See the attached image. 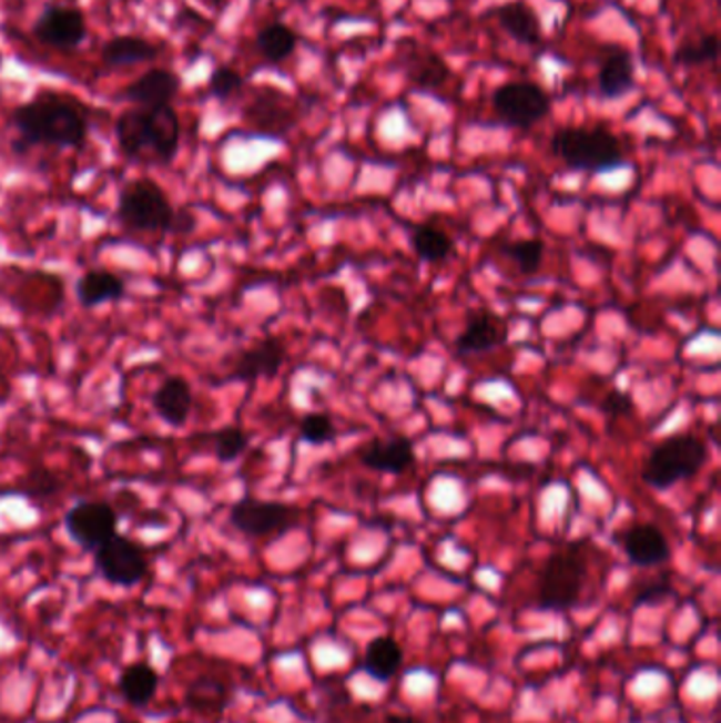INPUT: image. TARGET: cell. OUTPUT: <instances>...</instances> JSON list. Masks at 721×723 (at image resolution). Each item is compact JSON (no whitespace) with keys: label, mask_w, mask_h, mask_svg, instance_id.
<instances>
[{"label":"cell","mask_w":721,"mask_h":723,"mask_svg":"<svg viewBox=\"0 0 721 723\" xmlns=\"http://www.w3.org/2000/svg\"><path fill=\"white\" fill-rule=\"evenodd\" d=\"M114 138L123 157H149L159 165H170L181 146V119L170 104L158 109L135 106L116 119Z\"/></svg>","instance_id":"2"},{"label":"cell","mask_w":721,"mask_h":723,"mask_svg":"<svg viewBox=\"0 0 721 723\" xmlns=\"http://www.w3.org/2000/svg\"><path fill=\"white\" fill-rule=\"evenodd\" d=\"M244 88V79L240 72H235L233 69H226V67H221V69L214 70L212 77H210V95L219 98V100H229L231 95H235L237 91Z\"/></svg>","instance_id":"33"},{"label":"cell","mask_w":721,"mask_h":723,"mask_svg":"<svg viewBox=\"0 0 721 723\" xmlns=\"http://www.w3.org/2000/svg\"><path fill=\"white\" fill-rule=\"evenodd\" d=\"M119 225L135 233H172L176 210L158 182L138 179L128 182L116 200Z\"/></svg>","instance_id":"5"},{"label":"cell","mask_w":721,"mask_h":723,"mask_svg":"<svg viewBox=\"0 0 721 723\" xmlns=\"http://www.w3.org/2000/svg\"><path fill=\"white\" fill-rule=\"evenodd\" d=\"M32 34L47 47L53 49H74L88 37V26L79 9L51 4L34 23Z\"/></svg>","instance_id":"11"},{"label":"cell","mask_w":721,"mask_h":723,"mask_svg":"<svg viewBox=\"0 0 721 723\" xmlns=\"http://www.w3.org/2000/svg\"><path fill=\"white\" fill-rule=\"evenodd\" d=\"M634 88V64L632 55L624 49L611 51L608 58L601 62L599 69V90L601 93L613 100Z\"/></svg>","instance_id":"21"},{"label":"cell","mask_w":721,"mask_h":723,"mask_svg":"<svg viewBox=\"0 0 721 723\" xmlns=\"http://www.w3.org/2000/svg\"><path fill=\"white\" fill-rule=\"evenodd\" d=\"M13 128L20 138L13 142L18 153L30 146L81 149L88 138V121L83 113L67 100L34 98L13 111Z\"/></svg>","instance_id":"1"},{"label":"cell","mask_w":721,"mask_h":723,"mask_svg":"<svg viewBox=\"0 0 721 723\" xmlns=\"http://www.w3.org/2000/svg\"><path fill=\"white\" fill-rule=\"evenodd\" d=\"M153 410L159 419L170 428H184L191 410H193V389L191 384L181 377H165L151 398Z\"/></svg>","instance_id":"13"},{"label":"cell","mask_w":721,"mask_h":723,"mask_svg":"<svg viewBox=\"0 0 721 723\" xmlns=\"http://www.w3.org/2000/svg\"><path fill=\"white\" fill-rule=\"evenodd\" d=\"M286 360V347L280 339H265L256 343L237 356L233 370L229 373V381H256V379H273Z\"/></svg>","instance_id":"12"},{"label":"cell","mask_w":721,"mask_h":723,"mask_svg":"<svg viewBox=\"0 0 721 723\" xmlns=\"http://www.w3.org/2000/svg\"><path fill=\"white\" fill-rule=\"evenodd\" d=\"M362 466L384 475H403L415 464L413 442L405 436L375 440L360 455Z\"/></svg>","instance_id":"17"},{"label":"cell","mask_w":721,"mask_h":723,"mask_svg":"<svg viewBox=\"0 0 721 723\" xmlns=\"http://www.w3.org/2000/svg\"><path fill=\"white\" fill-rule=\"evenodd\" d=\"M181 90V79L176 72L153 69L144 72L140 79L123 91V98L138 109H158L167 106Z\"/></svg>","instance_id":"15"},{"label":"cell","mask_w":721,"mask_h":723,"mask_svg":"<svg viewBox=\"0 0 721 723\" xmlns=\"http://www.w3.org/2000/svg\"><path fill=\"white\" fill-rule=\"evenodd\" d=\"M544 252L546 248L540 240H522V242H515L504 248V254L519 267L522 275H534V273L540 272Z\"/></svg>","instance_id":"31"},{"label":"cell","mask_w":721,"mask_h":723,"mask_svg":"<svg viewBox=\"0 0 721 723\" xmlns=\"http://www.w3.org/2000/svg\"><path fill=\"white\" fill-rule=\"evenodd\" d=\"M256 49L267 62L280 64L293 55L296 34L286 23H270L256 34Z\"/></svg>","instance_id":"26"},{"label":"cell","mask_w":721,"mask_h":723,"mask_svg":"<svg viewBox=\"0 0 721 723\" xmlns=\"http://www.w3.org/2000/svg\"><path fill=\"white\" fill-rule=\"evenodd\" d=\"M508 339V324L491 312H474L466 322V328L455 339L459 354H483L499 347Z\"/></svg>","instance_id":"16"},{"label":"cell","mask_w":721,"mask_h":723,"mask_svg":"<svg viewBox=\"0 0 721 723\" xmlns=\"http://www.w3.org/2000/svg\"><path fill=\"white\" fill-rule=\"evenodd\" d=\"M403 664V650L392 637H377L370 641L364 655V671L377 681H389Z\"/></svg>","instance_id":"23"},{"label":"cell","mask_w":721,"mask_h":723,"mask_svg":"<svg viewBox=\"0 0 721 723\" xmlns=\"http://www.w3.org/2000/svg\"><path fill=\"white\" fill-rule=\"evenodd\" d=\"M671 594V588L669 587H650L643 594H639V599H637V603L639 605H643V603H652V601H662L664 597H669Z\"/></svg>","instance_id":"35"},{"label":"cell","mask_w":721,"mask_h":723,"mask_svg":"<svg viewBox=\"0 0 721 723\" xmlns=\"http://www.w3.org/2000/svg\"><path fill=\"white\" fill-rule=\"evenodd\" d=\"M229 702V688L221 679H195L186 690V704L193 713L210 717L212 713L221 715Z\"/></svg>","instance_id":"24"},{"label":"cell","mask_w":721,"mask_h":723,"mask_svg":"<svg viewBox=\"0 0 721 723\" xmlns=\"http://www.w3.org/2000/svg\"><path fill=\"white\" fill-rule=\"evenodd\" d=\"M587 563L578 548L555 552L541 567L538 582V605L540 610H571L585 587Z\"/></svg>","instance_id":"6"},{"label":"cell","mask_w":721,"mask_h":723,"mask_svg":"<svg viewBox=\"0 0 721 723\" xmlns=\"http://www.w3.org/2000/svg\"><path fill=\"white\" fill-rule=\"evenodd\" d=\"M385 723H417L415 720H410V717H405V715H389L387 720H385Z\"/></svg>","instance_id":"36"},{"label":"cell","mask_w":721,"mask_h":723,"mask_svg":"<svg viewBox=\"0 0 721 723\" xmlns=\"http://www.w3.org/2000/svg\"><path fill=\"white\" fill-rule=\"evenodd\" d=\"M93 567L104 582L111 587L134 588L149 573V559L140 543L130 540L128 536L114 533L111 540L95 548Z\"/></svg>","instance_id":"7"},{"label":"cell","mask_w":721,"mask_h":723,"mask_svg":"<svg viewBox=\"0 0 721 723\" xmlns=\"http://www.w3.org/2000/svg\"><path fill=\"white\" fill-rule=\"evenodd\" d=\"M494 109L506 125L529 130L550 111V98L536 83H506L494 91Z\"/></svg>","instance_id":"10"},{"label":"cell","mask_w":721,"mask_h":723,"mask_svg":"<svg viewBox=\"0 0 721 723\" xmlns=\"http://www.w3.org/2000/svg\"><path fill=\"white\" fill-rule=\"evenodd\" d=\"M406 74L419 90H431L440 88L449 79L451 70L438 53L417 51L406 67Z\"/></svg>","instance_id":"25"},{"label":"cell","mask_w":721,"mask_h":723,"mask_svg":"<svg viewBox=\"0 0 721 723\" xmlns=\"http://www.w3.org/2000/svg\"><path fill=\"white\" fill-rule=\"evenodd\" d=\"M158 55V47L140 37H116L102 47V62L111 69L153 62Z\"/></svg>","instance_id":"22"},{"label":"cell","mask_w":721,"mask_h":723,"mask_svg":"<svg viewBox=\"0 0 721 723\" xmlns=\"http://www.w3.org/2000/svg\"><path fill=\"white\" fill-rule=\"evenodd\" d=\"M550 149L555 157L578 172H609L624 163L620 140L603 128H563L552 138Z\"/></svg>","instance_id":"4"},{"label":"cell","mask_w":721,"mask_h":723,"mask_svg":"<svg viewBox=\"0 0 721 723\" xmlns=\"http://www.w3.org/2000/svg\"><path fill=\"white\" fill-rule=\"evenodd\" d=\"M720 53V39L715 34H702L697 41H690L677 49L676 60L686 67H700L715 62Z\"/></svg>","instance_id":"30"},{"label":"cell","mask_w":721,"mask_h":723,"mask_svg":"<svg viewBox=\"0 0 721 723\" xmlns=\"http://www.w3.org/2000/svg\"><path fill=\"white\" fill-rule=\"evenodd\" d=\"M410 246L424 261H443L453 252V240L438 226H417L410 233Z\"/></svg>","instance_id":"27"},{"label":"cell","mask_w":721,"mask_h":723,"mask_svg":"<svg viewBox=\"0 0 721 723\" xmlns=\"http://www.w3.org/2000/svg\"><path fill=\"white\" fill-rule=\"evenodd\" d=\"M709 457L707 445L694 434H673L660 440L641 468V478L648 487L667 491L681 480L699 475Z\"/></svg>","instance_id":"3"},{"label":"cell","mask_w":721,"mask_h":723,"mask_svg":"<svg viewBox=\"0 0 721 723\" xmlns=\"http://www.w3.org/2000/svg\"><path fill=\"white\" fill-rule=\"evenodd\" d=\"M119 527V515L109 501L83 499L77 501L64 515V531L68 538L83 550L93 552L106 540H111Z\"/></svg>","instance_id":"9"},{"label":"cell","mask_w":721,"mask_h":723,"mask_svg":"<svg viewBox=\"0 0 721 723\" xmlns=\"http://www.w3.org/2000/svg\"><path fill=\"white\" fill-rule=\"evenodd\" d=\"M159 673L149 662H132L119 678V694L132 706H146L158 696Z\"/></svg>","instance_id":"20"},{"label":"cell","mask_w":721,"mask_h":723,"mask_svg":"<svg viewBox=\"0 0 721 723\" xmlns=\"http://www.w3.org/2000/svg\"><path fill=\"white\" fill-rule=\"evenodd\" d=\"M250 436L237 426H226L214 436V457L219 464H233L248 451Z\"/></svg>","instance_id":"29"},{"label":"cell","mask_w":721,"mask_h":723,"mask_svg":"<svg viewBox=\"0 0 721 723\" xmlns=\"http://www.w3.org/2000/svg\"><path fill=\"white\" fill-rule=\"evenodd\" d=\"M298 520V510L284 501H263L246 498L235 501L229 510V522L235 531L248 538H270L293 529Z\"/></svg>","instance_id":"8"},{"label":"cell","mask_w":721,"mask_h":723,"mask_svg":"<svg viewBox=\"0 0 721 723\" xmlns=\"http://www.w3.org/2000/svg\"><path fill=\"white\" fill-rule=\"evenodd\" d=\"M499 26L522 45H538L541 39L540 16L527 4V2H506L501 7H496L494 11Z\"/></svg>","instance_id":"19"},{"label":"cell","mask_w":721,"mask_h":723,"mask_svg":"<svg viewBox=\"0 0 721 723\" xmlns=\"http://www.w3.org/2000/svg\"><path fill=\"white\" fill-rule=\"evenodd\" d=\"M77 301L83 309H95L102 305L119 303L125 296V282L116 273L106 269H90L81 273L74 286Z\"/></svg>","instance_id":"18"},{"label":"cell","mask_w":721,"mask_h":723,"mask_svg":"<svg viewBox=\"0 0 721 723\" xmlns=\"http://www.w3.org/2000/svg\"><path fill=\"white\" fill-rule=\"evenodd\" d=\"M298 436L303 442L314 445V447H324L335 440V426L333 419L324 413H312L305 415L298 424Z\"/></svg>","instance_id":"32"},{"label":"cell","mask_w":721,"mask_h":723,"mask_svg":"<svg viewBox=\"0 0 721 723\" xmlns=\"http://www.w3.org/2000/svg\"><path fill=\"white\" fill-rule=\"evenodd\" d=\"M622 548L632 566H660L671 557V548L664 533L652 522L632 525L631 529H627L622 533Z\"/></svg>","instance_id":"14"},{"label":"cell","mask_w":721,"mask_h":723,"mask_svg":"<svg viewBox=\"0 0 721 723\" xmlns=\"http://www.w3.org/2000/svg\"><path fill=\"white\" fill-rule=\"evenodd\" d=\"M632 407H634V403H632L631 396H629L627 391H620V389H611L608 396H606L603 405H601L603 413H606L608 417H611V419H613V417L629 415Z\"/></svg>","instance_id":"34"},{"label":"cell","mask_w":721,"mask_h":723,"mask_svg":"<svg viewBox=\"0 0 721 723\" xmlns=\"http://www.w3.org/2000/svg\"><path fill=\"white\" fill-rule=\"evenodd\" d=\"M64 489V482L62 478L47 470V468H32L28 475L23 476L20 480V485L7 493H13V496H22V498L28 499H51L55 498L60 491Z\"/></svg>","instance_id":"28"}]
</instances>
